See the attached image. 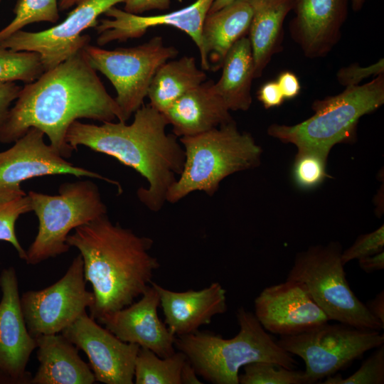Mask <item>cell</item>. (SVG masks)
Wrapping results in <instances>:
<instances>
[{"mask_svg":"<svg viewBox=\"0 0 384 384\" xmlns=\"http://www.w3.org/2000/svg\"><path fill=\"white\" fill-rule=\"evenodd\" d=\"M79 119L123 122L114 98L106 90L83 48L21 87L0 128V142L13 143L36 127L67 159L74 150L66 142V134Z\"/></svg>","mask_w":384,"mask_h":384,"instance_id":"6da1fadb","label":"cell"},{"mask_svg":"<svg viewBox=\"0 0 384 384\" xmlns=\"http://www.w3.org/2000/svg\"><path fill=\"white\" fill-rule=\"evenodd\" d=\"M133 122L86 124L77 120L69 127L66 142L73 150L79 146L117 159L139 173L149 182L137 190L139 201L152 211H159L167 193L182 171L184 150L174 134L166 131L164 114L149 104L134 113Z\"/></svg>","mask_w":384,"mask_h":384,"instance_id":"7a4b0ae2","label":"cell"},{"mask_svg":"<svg viewBox=\"0 0 384 384\" xmlns=\"http://www.w3.org/2000/svg\"><path fill=\"white\" fill-rule=\"evenodd\" d=\"M66 242L82 257L94 294L90 316L95 320L131 304L160 267L150 253L153 240L112 223L107 214L74 229Z\"/></svg>","mask_w":384,"mask_h":384,"instance_id":"3957f363","label":"cell"},{"mask_svg":"<svg viewBox=\"0 0 384 384\" xmlns=\"http://www.w3.org/2000/svg\"><path fill=\"white\" fill-rule=\"evenodd\" d=\"M238 333L231 338L197 331L176 336L182 352L198 375L213 384H239V371L254 362H271L295 369L297 362L262 327L254 313L240 306L236 312Z\"/></svg>","mask_w":384,"mask_h":384,"instance_id":"277c9868","label":"cell"},{"mask_svg":"<svg viewBox=\"0 0 384 384\" xmlns=\"http://www.w3.org/2000/svg\"><path fill=\"white\" fill-rule=\"evenodd\" d=\"M179 142L185 160L167 193L166 201L171 203L197 191L212 196L225 177L257 166L262 154L252 137L240 132L233 120Z\"/></svg>","mask_w":384,"mask_h":384,"instance_id":"5b68a950","label":"cell"},{"mask_svg":"<svg viewBox=\"0 0 384 384\" xmlns=\"http://www.w3.org/2000/svg\"><path fill=\"white\" fill-rule=\"evenodd\" d=\"M384 103L383 74L370 82L346 87L338 95L313 102L314 114L292 126L273 124L268 134L298 151H315L328 156L336 144L352 138L358 120Z\"/></svg>","mask_w":384,"mask_h":384,"instance_id":"8992f818","label":"cell"},{"mask_svg":"<svg viewBox=\"0 0 384 384\" xmlns=\"http://www.w3.org/2000/svg\"><path fill=\"white\" fill-rule=\"evenodd\" d=\"M27 194L38 220L36 236L26 250L28 265L68 252L66 240L72 230L107 214L97 186L88 179L64 183L54 196L34 191Z\"/></svg>","mask_w":384,"mask_h":384,"instance_id":"52a82bcc","label":"cell"},{"mask_svg":"<svg viewBox=\"0 0 384 384\" xmlns=\"http://www.w3.org/2000/svg\"><path fill=\"white\" fill-rule=\"evenodd\" d=\"M338 242L311 246L295 256L287 279L304 284L330 321L380 331L384 326L367 309L347 281Z\"/></svg>","mask_w":384,"mask_h":384,"instance_id":"ba28073f","label":"cell"},{"mask_svg":"<svg viewBox=\"0 0 384 384\" xmlns=\"http://www.w3.org/2000/svg\"><path fill=\"white\" fill-rule=\"evenodd\" d=\"M83 50L92 67L114 87V100L125 122L144 105L159 68L178 53L174 46L165 45L161 36L134 47L106 50L88 44Z\"/></svg>","mask_w":384,"mask_h":384,"instance_id":"9c48e42d","label":"cell"},{"mask_svg":"<svg viewBox=\"0 0 384 384\" xmlns=\"http://www.w3.org/2000/svg\"><path fill=\"white\" fill-rule=\"evenodd\" d=\"M277 341L283 349L304 361L307 384H313L383 345L384 335L380 331L328 321L298 334L280 336Z\"/></svg>","mask_w":384,"mask_h":384,"instance_id":"30bf717a","label":"cell"},{"mask_svg":"<svg viewBox=\"0 0 384 384\" xmlns=\"http://www.w3.org/2000/svg\"><path fill=\"white\" fill-rule=\"evenodd\" d=\"M86 282L79 254L56 282L42 289L23 292L20 304L31 335L36 338L61 333L90 309L94 294L86 289Z\"/></svg>","mask_w":384,"mask_h":384,"instance_id":"8fae6325","label":"cell"},{"mask_svg":"<svg viewBox=\"0 0 384 384\" xmlns=\"http://www.w3.org/2000/svg\"><path fill=\"white\" fill-rule=\"evenodd\" d=\"M124 0H79L59 24L37 32L18 31L0 42V46L40 55L44 71L61 63L90 43L85 30L95 27L97 18Z\"/></svg>","mask_w":384,"mask_h":384,"instance_id":"7c38bea8","label":"cell"},{"mask_svg":"<svg viewBox=\"0 0 384 384\" xmlns=\"http://www.w3.org/2000/svg\"><path fill=\"white\" fill-rule=\"evenodd\" d=\"M44 133L30 128L9 149L0 152V193L22 189V182L34 177L73 175L101 179L120 186L98 173L74 165L44 141Z\"/></svg>","mask_w":384,"mask_h":384,"instance_id":"4fadbf2b","label":"cell"},{"mask_svg":"<svg viewBox=\"0 0 384 384\" xmlns=\"http://www.w3.org/2000/svg\"><path fill=\"white\" fill-rule=\"evenodd\" d=\"M61 334L87 355L96 381L105 384L134 383L139 345L122 341L87 311Z\"/></svg>","mask_w":384,"mask_h":384,"instance_id":"5bb4252c","label":"cell"},{"mask_svg":"<svg viewBox=\"0 0 384 384\" xmlns=\"http://www.w3.org/2000/svg\"><path fill=\"white\" fill-rule=\"evenodd\" d=\"M0 289V383L31 384L26 367L36 341L23 319L14 267L1 271Z\"/></svg>","mask_w":384,"mask_h":384,"instance_id":"9a60e30c","label":"cell"},{"mask_svg":"<svg viewBox=\"0 0 384 384\" xmlns=\"http://www.w3.org/2000/svg\"><path fill=\"white\" fill-rule=\"evenodd\" d=\"M254 314L268 332L298 334L329 321L301 282H285L263 289L254 301Z\"/></svg>","mask_w":384,"mask_h":384,"instance_id":"2e32d148","label":"cell"},{"mask_svg":"<svg viewBox=\"0 0 384 384\" xmlns=\"http://www.w3.org/2000/svg\"><path fill=\"white\" fill-rule=\"evenodd\" d=\"M215 0H196L191 5L170 13L142 16L126 12L112 6L105 14L110 19H102L95 26L97 43L105 46L110 42L126 41L142 37L149 28L168 26L181 30L193 40L203 53V25Z\"/></svg>","mask_w":384,"mask_h":384,"instance_id":"e0dca14e","label":"cell"},{"mask_svg":"<svg viewBox=\"0 0 384 384\" xmlns=\"http://www.w3.org/2000/svg\"><path fill=\"white\" fill-rule=\"evenodd\" d=\"M159 306V294L151 284L138 302L96 321L122 341L137 344L164 358L175 352L176 336L160 320L157 313Z\"/></svg>","mask_w":384,"mask_h":384,"instance_id":"ac0fdd59","label":"cell"},{"mask_svg":"<svg viewBox=\"0 0 384 384\" xmlns=\"http://www.w3.org/2000/svg\"><path fill=\"white\" fill-rule=\"evenodd\" d=\"M348 0H294L292 38L309 58L326 55L341 38Z\"/></svg>","mask_w":384,"mask_h":384,"instance_id":"d6986e66","label":"cell"},{"mask_svg":"<svg viewBox=\"0 0 384 384\" xmlns=\"http://www.w3.org/2000/svg\"><path fill=\"white\" fill-rule=\"evenodd\" d=\"M156 289L165 324L175 336L190 334L211 323L212 318L228 309L226 290L213 282L200 290L176 292L151 282Z\"/></svg>","mask_w":384,"mask_h":384,"instance_id":"ffe728a7","label":"cell"},{"mask_svg":"<svg viewBox=\"0 0 384 384\" xmlns=\"http://www.w3.org/2000/svg\"><path fill=\"white\" fill-rule=\"evenodd\" d=\"M163 114L177 137L201 134L233 121L213 80L185 93Z\"/></svg>","mask_w":384,"mask_h":384,"instance_id":"44dd1931","label":"cell"},{"mask_svg":"<svg viewBox=\"0 0 384 384\" xmlns=\"http://www.w3.org/2000/svg\"><path fill=\"white\" fill-rule=\"evenodd\" d=\"M252 16L249 0H235L206 15L202 30L201 67L215 72L234 43L248 32Z\"/></svg>","mask_w":384,"mask_h":384,"instance_id":"7402d4cb","label":"cell"},{"mask_svg":"<svg viewBox=\"0 0 384 384\" xmlns=\"http://www.w3.org/2000/svg\"><path fill=\"white\" fill-rule=\"evenodd\" d=\"M39 366L31 384H92L96 380L78 348L61 333L35 338Z\"/></svg>","mask_w":384,"mask_h":384,"instance_id":"603a6c76","label":"cell"},{"mask_svg":"<svg viewBox=\"0 0 384 384\" xmlns=\"http://www.w3.org/2000/svg\"><path fill=\"white\" fill-rule=\"evenodd\" d=\"M252 16L248 37L254 60L255 78L261 77L274 54L281 48L283 22L294 0H249Z\"/></svg>","mask_w":384,"mask_h":384,"instance_id":"cb8c5ba5","label":"cell"},{"mask_svg":"<svg viewBox=\"0 0 384 384\" xmlns=\"http://www.w3.org/2000/svg\"><path fill=\"white\" fill-rule=\"evenodd\" d=\"M222 74L215 82L217 94L230 111H247L252 104L251 87L255 78L254 60L248 37L237 41L227 53Z\"/></svg>","mask_w":384,"mask_h":384,"instance_id":"d4e9b609","label":"cell"},{"mask_svg":"<svg viewBox=\"0 0 384 384\" xmlns=\"http://www.w3.org/2000/svg\"><path fill=\"white\" fill-rule=\"evenodd\" d=\"M206 71L199 69L193 56H183L168 60L156 72L147 97L149 105L164 113L185 93L199 86L206 80Z\"/></svg>","mask_w":384,"mask_h":384,"instance_id":"484cf974","label":"cell"},{"mask_svg":"<svg viewBox=\"0 0 384 384\" xmlns=\"http://www.w3.org/2000/svg\"><path fill=\"white\" fill-rule=\"evenodd\" d=\"M186 361V356L179 351L162 358L140 347L135 360L134 383L181 384V371Z\"/></svg>","mask_w":384,"mask_h":384,"instance_id":"4316f807","label":"cell"},{"mask_svg":"<svg viewBox=\"0 0 384 384\" xmlns=\"http://www.w3.org/2000/svg\"><path fill=\"white\" fill-rule=\"evenodd\" d=\"M30 211V198L23 189L0 193V241L10 243L24 261L26 250L19 242L15 228L18 218Z\"/></svg>","mask_w":384,"mask_h":384,"instance_id":"83f0119b","label":"cell"},{"mask_svg":"<svg viewBox=\"0 0 384 384\" xmlns=\"http://www.w3.org/2000/svg\"><path fill=\"white\" fill-rule=\"evenodd\" d=\"M44 72L38 53L0 46V83L16 81L30 83Z\"/></svg>","mask_w":384,"mask_h":384,"instance_id":"f1b7e54d","label":"cell"},{"mask_svg":"<svg viewBox=\"0 0 384 384\" xmlns=\"http://www.w3.org/2000/svg\"><path fill=\"white\" fill-rule=\"evenodd\" d=\"M14 18L0 30V42L28 24L36 22L55 23L59 18L58 0H17Z\"/></svg>","mask_w":384,"mask_h":384,"instance_id":"f546056e","label":"cell"},{"mask_svg":"<svg viewBox=\"0 0 384 384\" xmlns=\"http://www.w3.org/2000/svg\"><path fill=\"white\" fill-rule=\"evenodd\" d=\"M240 384H307L304 371L271 362H254L243 367Z\"/></svg>","mask_w":384,"mask_h":384,"instance_id":"4dcf8cb0","label":"cell"},{"mask_svg":"<svg viewBox=\"0 0 384 384\" xmlns=\"http://www.w3.org/2000/svg\"><path fill=\"white\" fill-rule=\"evenodd\" d=\"M327 156L315 151H298L292 169L297 186L303 189L318 186L327 176Z\"/></svg>","mask_w":384,"mask_h":384,"instance_id":"1f68e13d","label":"cell"},{"mask_svg":"<svg viewBox=\"0 0 384 384\" xmlns=\"http://www.w3.org/2000/svg\"><path fill=\"white\" fill-rule=\"evenodd\" d=\"M323 384H383L384 383V345L376 348L365 359L360 368L350 376L344 378L334 374L325 378Z\"/></svg>","mask_w":384,"mask_h":384,"instance_id":"d6a6232c","label":"cell"},{"mask_svg":"<svg viewBox=\"0 0 384 384\" xmlns=\"http://www.w3.org/2000/svg\"><path fill=\"white\" fill-rule=\"evenodd\" d=\"M384 227L382 225L377 230L360 235L348 249L342 251L341 258L345 265L353 260L373 255L383 251Z\"/></svg>","mask_w":384,"mask_h":384,"instance_id":"836d02e7","label":"cell"},{"mask_svg":"<svg viewBox=\"0 0 384 384\" xmlns=\"http://www.w3.org/2000/svg\"><path fill=\"white\" fill-rule=\"evenodd\" d=\"M384 60L380 59L378 62L368 66L362 67L358 64H352L342 68L337 74L339 83L345 87L358 85L363 80L370 76H378L383 74Z\"/></svg>","mask_w":384,"mask_h":384,"instance_id":"e575fe53","label":"cell"},{"mask_svg":"<svg viewBox=\"0 0 384 384\" xmlns=\"http://www.w3.org/2000/svg\"><path fill=\"white\" fill-rule=\"evenodd\" d=\"M21 87L15 82L0 83V128L4 123L11 105L17 98Z\"/></svg>","mask_w":384,"mask_h":384,"instance_id":"d590c367","label":"cell"},{"mask_svg":"<svg viewBox=\"0 0 384 384\" xmlns=\"http://www.w3.org/2000/svg\"><path fill=\"white\" fill-rule=\"evenodd\" d=\"M124 11L141 15L151 10H166L170 7L171 0H124Z\"/></svg>","mask_w":384,"mask_h":384,"instance_id":"8d00e7d4","label":"cell"},{"mask_svg":"<svg viewBox=\"0 0 384 384\" xmlns=\"http://www.w3.org/2000/svg\"><path fill=\"white\" fill-rule=\"evenodd\" d=\"M259 100L267 109L278 107L284 100L283 95L276 81H270L265 83L257 93Z\"/></svg>","mask_w":384,"mask_h":384,"instance_id":"74e56055","label":"cell"},{"mask_svg":"<svg viewBox=\"0 0 384 384\" xmlns=\"http://www.w3.org/2000/svg\"><path fill=\"white\" fill-rule=\"evenodd\" d=\"M276 82L284 100L295 97L301 90V85L297 77L290 71L281 73Z\"/></svg>","mask_w":384,"mask_h":384,"instance_id":"f35d334b","label":"cell"},{"mask_svg":"<svg viewBox=\"0 0 384 384\" xmlns=\"http://www.w3.org/2000/svg\"><path fill=\"white\" fill-rule=\"evenodd\" d=\"M358 260L360 268L367 273H370L384 269L383 251L373 255L361 258Z\"/></svg>","mask_w":384,"mask_h":384,"instance_id":"ab89813d","label":"cell"},{"mask_svg":"<svg viewBox=\"0 0 384 384\" xmlns=\"http://www.w3.org/2000/svg\"><path fill=\"white\" fill-rule=\"evenodd\" d=\"M366 306L369 312L384 326V291L367 302Z\"/></svg>","mask_w":384,"mask_h":384,"instance_id":"60d3db41","label":"cell"},{"mask_svg":"<svg viewBox=\"0 0 384 384\" xmlns=\"http://www.w3.org/2000/svg\"><path fill=\"white\" fill-rule=\"evenodd\" d=\"M198 373L191 363L187 360L185 361L181 371V384H201L198 378Z\"/></svg>","mask_w":384,"mask_h":384,"instance_id":"b9f144b4","label":"cell"},{"mask_svg":"<svg viewBox=\"0 0 384 384\" xmlns=\"http://www.w3.org/2000/svg\"><path fill=\"white\" fill-rule=\"evenodd\" d=\"M235 0H215L208 11V13H212L215 11H218L223 8V6L232 3Z\"/></svg>","mask_w":384,"mask_h":384,"instance_id":"7bdbcfd3","label":"cell"},{"mask_svg":"<svg viewBox=\"0 0 384 384\" xmlns=\"http://www.w3.org/2000/svg\"><path fill=\"white\" fill-rule=\"evenodd\" d=\"M78 1L79 0H60L58 3L59 9L62 11L68 9L76 4Z\"/></svg>","mask_w":384,"mask_h":384,"instance_id":"ee69618b","label":"cell"},{"mask_svg":"<svg viewBox=\"0 0 384 384\" xmlns=\"http://www.w3.org/2000/svg\"><path fill=\"white\" fill-rule=\"evenodd\" d=\"M351 1L352 9L355 11H360L365 3V0H351Z\"/></svg>","mask_w":384,"mask_h":384,"instance_id":"f6af8a7d","label":"cell"},{"mask_svg":"<svg viewBox=\"0 0 384 384\" xmlns=\"http://www.w3.org/2000/svg\"><path fill=\"white\" fill-rule=\"evenodd\" d=\"M0 2H1V0H0Z\"/></svg>","mask_w":384,"mask_h":384,"instance_id":"bcb514c9","label":"cell"}]
</instances>
